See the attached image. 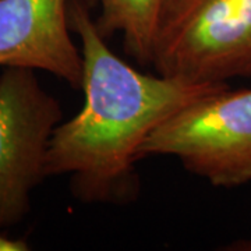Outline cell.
Segmentation results:
<instances>
[{
  "instance_id": "6",
  "label": "cell",
  "mask_w": 251,
  "mask_h": 251,
  "mask_svg": "<svg viewBox=\"0 0 251 251\" xmlns=\"http://www.w3.org/2000/svg\"><path fill=\"white\" fill-rule=\"evenodd\" d=\"M99 6L95 20L103 38L120 34L125 49L140 64H151L152 38L161 0H92Z\"/></svg>"
},
{
  "instance_id": "7",
  "label": "cell",
  "mask_w": 251,
  "mask_h": 251,
  "mask_svg": "<svg viewBox=\"0 0 251 251\" xmlns=\"http://www.w3.org/2000/svg\"><path fill=\"white\" fill-rule=\"evenodd\" d=\"M28 243L21 239H11L6 234L0 233V251H27Z\"/></svg>"
},
{
  "instance_id": "5",
  "label": "cell",
  "mask_w": 251,
  "mask_h": 251,
  "mask_svg": "<svg viewBox=\"0 0 251 251\" xmlns=\"http://www.w3.org/2000/svg\"><path fill=\"white\" fill-rule=\"evenodd\" d=\"M69 0H0V66L42 70L82 85V53L73 42Z\"/></svg>"
},
{
  "instance_id": "2",
  "label": "cell",
  "mask_w": 251,
  "mask_h": 251,
  "mask_svg": "<svg viewBox=\"0 0 251 251\" xmlns=\"http://www.w3.org/2000/svg\"><path fill=\"white\" fill-rule=\"evenodd\" d=\"M151 64L188 84L251 75V0H161Z\"/></svg>"
},
{
  "instance_id": "3",
  "label": "cell",
  "mask_w": 251,
  "mask_h": 251,
  "mask_svg": "<svg viewBox=\"0 0 251 251\" xmlns=\"http://www.w3.org/2000/svg\"><path fill=\"white\" fill-rule=\"evenodd\" d=\"M172 155L216 187L251 181V88L227 85L179 109L153 130L140 158Z\"/></svg>"
},
{
  "instance_id": "1",
  "label": "cell",
  "mask_w": 251,
  "mask_h": 251,
  "mask_svg": "<svg viewBox=\"0 0 251 251\" xmlns=\"http://www.w3.org/2000/svg\"><path fill=\"white\" fill-rule=\"evenodd\" d=\"M67 16L81 41L84 106L54 128L46 175H72V193L82 202H127L138 191L134 163L148 135L226 84H188L137 72L109 49L88 1L69 0Z\"/></svg>"
},
{
  "instance_id": "4",
  "label": "cell",
  "mask_w": 251,
  "mask_h": 251,
  "mask_svg": "<svg viewBox=\"0 0 251 251\" xmlns=\"http://www.w3.org/2000/svg\"><path fill=\"white\" fill-rule=\"evenodd\" d=\"M60 102L41 85L35 70L4 67L0 74V229L24 221L31 193L48 177L46 158Z\"/></svg>"
}]
</instances>
